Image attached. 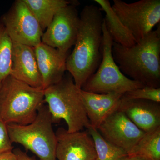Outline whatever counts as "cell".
I'll return each mask as SVG.
<instances>
[{
  "label": "cell",
  "instance_id": "obj_1",
  "mask_svg": "<svg viewBox=\"0 0 160 160\" xmlns=\"http://www.w3.org/2000/svg\"><path fill=\"white\" fill-rule=\"evenodd\" d=\"M104 18L99 7L86 5L81 12L74 48L66 60V70L82 89L97 70L102 59Z\"/></svg>",
  "mask_w": 160,
  "mask_h": 160
},
{
  "label": "cell",
  "instance_id": "obj_2",
  "mask_svg": "<svg viewBox=\"0 0 160 160\" xmlns=\"http://www.w3.org/2000/svg\"><path fill=\"white\" fill-rule=\"evenodd\" d=\"M112 52L126 77L145 86L160 88V26L130 48L113 42Z\"/></svg>",
  "mask_w": 160,
  "mask_h": 160
},
{
  "label": "cell",
  "instance_id": "obj_3",
  "mask_svg": "<svg viewBox=\"0 0 160 160\" xmlns=\"http://www.w3.org/2000/svg\"><path fill=\"white\" fill-rule=\"evenodd\" d=\"M47 103L53 123L63 120L70 132L82 131L91 126L81 94L70 73L65 74L58 82L44 89Z\"/></svg>",
  "mask_w": 160,
  "mask_h": 160
},
{
  "label": "cell",
  "instance_id": "obj_4",
  "mask_svg": "<svg viewBox=\"0 0 160 160\" xmlns=\"http://www.w3.org/2000/svg\"><path fill=\"white\" fill-rule=\"evenodd\" d=\"M44 102L43 89L32 87L10 75L1 82L0 117L7 124L31 123Z\"/></svg>",
  "mask_w": 160,
  "mask_h": 160
},
{
  "label": "cell",
  "instance_id": "obj_5",
  "mask_svg": "<svg viewBox=\"0 0 160 160\" xmlns=\"http://www.w3.org/2000/svg\"><path fill=\"white\" fill-rule=\"evenodd\" d=\"M53 123L48 107L44 103L33 122L26 125L7 124V129L12 143L22 145L40 160H57V137Z\"/></svg>",
  "mask_w": 160,
  "mask_h": 160
},
{
  "label": "cell",
  "instance_id": "obj_6",
  "mask_svg": "<svg viewBox=\"0 0 160 160\" xmlns=\"http://www.w3.org/2000/svg\"><path fill=\"white\" fill-rule=\"evenodd\" d=\"M102 32L101 63L97 71L88 78L81 89L100 94H123L127 92L145 87L141 83L130 79L120 70L112 57V49L113 41L104 21Z\"/></svg>",
  "mask_w": 160,
  "mask_h": 160
},
{
  "label": "cell",
  "instance_id": "obj_7",
  "mask_svg": "<svg viewBox=\"0 0 160 160\" xmlns=\"http://www.w3.org/2000/svg\"><path fill=\"white\" fill-rule=\"evenodd\" d=\"M111 6L136 43L148 35L160 22V0H140L130 3L113 0Z\"/></svg>",
  "mask_w": 160,
  "mask_h": 160
},
{
  "label": "cell",
  "instance_id": "obj_8",
  "mask_svg": "<svg viewBox=\"0 0 160 160\" xmlns=\"http://www.w3.org/2000/svg\"><path fill=\"white\" fill-rule=\"evenodd\" d=\"M0 22L13 43L35 47L42 42L44 31L24 0L14 2Z\"/></svg>",
  "mask_w": 160,
  "mask_h": 160
},
{
  "label": "cell",
  "instance_id": "obj_9",
  "mask_svg": "<svg viewBox=\"0 0 160 160\" xmlns=\"http://www.w3.org/2000/svg\"><path fill=\"white\" fill-rule=\"evenodd\" d=\"M78 2L64 6L58 11L43 32L42 43L68 53L74 46L79 26L80 17L76 8Z\"/></svg>",
  "mask_w": 160,
  "mask_h": 160
},
{
  "label": "cell",
  "instance_id": "obj_10",
  "mask_svg": "<svg viewBox=\"0 0 160 160\" xmlns=\"http://www.w3.org/2000/svg\"><path fill=\"white\" fill-rule=\"evenodd\" d=\"M97 129L107 142L125 150L127 154L146 133L119 109L106 118Z\"/></svg>",
  "mask_w": 160,
  "mask_h": 160
},
{
  "label": "cell",
  "instance_id": "obj_11",
  "mask_svg": "<svg viewBox=\"0 0 160 160\" xmlns=\"http://www.w3.org/2000/svg\"><path fill=\"white\" fill-rule=\"evenodd\" d=\"M58 160H97L94 143L87 131L70 132L63 127L56 132Z\"/></svg>",
  "mask_w": 160,
  "mask_h": 160
},
{
  "label": "cell",
  "instance_id": "obj_12",
  "mask_svg": "<svg viewBox=\"0 0 160 160\" xmlns=\"http://www.w3.org/2000/svg\"><path fill=\"white\" fill-rule=\"evenodd\" d=\"M33 48L44 90L62 79L67 71L68 53H63L42 42Z\"/></svg>",
  "mask_w": 160,
  "mask_h": 160
},
{
  "label": "cell",
  "instance_id": "obj_13",
  "mask_svg": "<svg viewBox=\"0 0 160 160\" xmlns=\"http://www.w3.org/2000/svg\"><path fill=\"white\" fill-rule=\"evenodd\" d=\"M10 75L32 87L43 89L33 47L13 43Z\"/></svg>",
  "mask_w": 160,
  "mask_h": 160
},
{
  "label": "cell",
  "instance_id": "obj_14",
  "mask_svg": "<svg viewBox=\"0 0 160 160\" xmlns=\"http://www.w3.org/2000/svg\"><path fill=\"white\" fill-rule=\"evenodd\" d=\"M119 109L140 129L148 132L160 127V104L142 100L121 98Z\"/></svg>",
  "mask_w": 160,
  "mask_h": 160
},
{
  "label": "cell",
  "instance_id": "obj_15",
  "mask_svg": "<svg viewBox=\"0 0 160 160\" xmlns=\"http://www.w3.org/2000/svg\"><path fill=\"white\" fill-rule=\"evenodd\" d=\"M81 94L91 127L98 129L103 121L118 109L123 94L93 93L81 89Z\"/></svg>",
  "mask_w": 160,
  "mask_h": 160
},
{
  "label": "cell",
  "instance_id": "obj_16",
  "mask_svg": "<svg viewBox=\"0 0 160 160\" xmlns=\"http://www.w3.org/2000/svg\"><path fill=\"white\" fill-rule=\"evenodd\" d=\"M106 13L104 18L106 28L113 42L126 47H132L136 42L130 32L124 26L112 8L108 0H94Z\"/></svg>",
  "mask_w": 160,
  "mask_h": 160
},
{
  "label": "cell",
  "instance_id": "obj_17",
  "mask_svg": "<svg viewBox=\"0 0 160 160\" xmlns=\"http://www.w3.org/2000/svg\"><path fill=\"white\" fill-rule=\"evenodd\" d=\"M44 32L61 8L76 1L67 0H24Z\"/></svg>",
  "mask_w": 160,
  "mask_h": 160
},
{
  "label": "cell",
  "instance_id": "obj_18",
  "mask_svg": "<svg viewBox=\"0 0 160 160\" xmlns=\"http://www.w3.org/2000/svg\"><path fill=\"white\" fill-rule=\"evenodd\" d=\"M128 154L146 160H160V127L146 132Z\"/></svg>",
  "mask_w": 160,
  "mask_h": 160
},
{
  "label": "cell",
  "instance_id": "obj_19",
  "mask_svg": "<svg viewBox=\"0 0 160 160\" xmlns=\"http://www.w3.org/2000/svg\"><path fill=\"white\" fill-rule=\"evenodd\" d=\"M87 131L94 142L97 160H120L128 154L125 150L107 142L97 129L90 126Z\"/></svg>",
  "mask_w": 160,
  "mask_h": 160
},
{
  "label": "cell",
  "instance_id": "obj_20",
  "mask_svg": "<svg viewBox=\"0 0 160 160\" xmlns=\"http://www.w3.org/2000/svg\"><path fill=\"white\" fill-rule=\"evenodd\" d=\"M13 42L0 22V82L11 74Z\"/></svg>",
  "mask_w": 160,
  "mask_h": 160
},
{
  "label": "cell",
  "instance_id": "obj_21",
  "mask_svg": "<svg viewBox=\"0 0 160 160\" xmlns=\"http://www.w3.org/2000/svg\"><path fill=\"white\" fill-rule=\"evenodd\" d=\"M122 98L126 100H142L160 103V88L145 86L125 92Z\"/></svg>",
  "mask_w": 160,
  "mask_h": 160
},
{
  "label": "cell",
  "instance_id": "obj_22",
  "mask_svg": "<svg viewBox=\"0 0 160 160\" xmlns=\"http://www.w3.org/2000/svg\"><path fill=\"white\" fill-rule=\"evenodd\" d=\"M13 147L7 129V124L0 117V154L12 151Z\"/></svg>",
  "mask_w": 160,
  "mask_h": 160
},
{
  "label": "cell",
  "instance_id": "obj_23",
  "mask_svg": "<svg viewBox=\"0 0 160 160\" xmlns=\"http://www.w3.org/2000/svg\"><path fill=\"white\" fill-rule=\"evenodd\" d=\"M13 151L16 155L18 160H38L34 158L29 156L26 152L19 149H14Z\"/></svg>",
  "mask_w": 160,
  "mask_h": 160
},
{
  "label": "cell",
  "instance_id": "obj_24",
  "mask_svg": "<svg viewBox=\"0 0 160 160\" xmlns=\"http://www.w3.org/2000/svg\"><path fill=\"white\" fill-rule=\"evenodd\" d=\"M0 160H18L13 150L0 154Z\"/></svg>",
  "mask_w": 160,
  "mask_h": 160
},
{
  "label": "cell",
  "instance_id": "obj_25",
  "mask_svg": "<svg viewBox=\"0 0 160 160\" xmlns=\"http://www.w3.org/2000/svg\"><path fill=\"white\" fill-rule=\"evenodd\" d=\"M120 160H146L143 158L135 156L129 155L127 154L125 157L122 158Z\"/></svg>",
  "mask_w": 160,
  "mask_h": 160
},
{
  "label": "cell",
  "instance_id": "obj_26",
  "mask_svg": "<svg viewBox=\"0 0 160 160\" xmlns=\"http://www.w3.org/2000/svg\"><path fill=\"white\" fill-rule=\"evenodd\" d=\"M1 82H0V88H1Z\"/></svg>",
  "mask_w": 160,
  "mask_h": 160
}]
</instances>
